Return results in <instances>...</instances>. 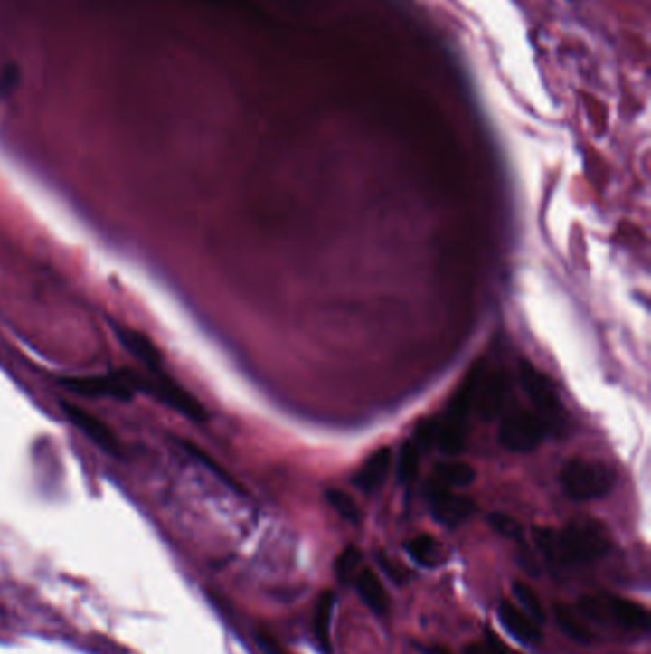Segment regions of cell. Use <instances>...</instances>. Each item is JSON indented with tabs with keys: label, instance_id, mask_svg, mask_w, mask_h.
<instances>
[{
	"label": "cell",
	"instance_id": "20",
	"mask_svg": "<svg viewBox=\"0 0 651 654\" xmlns=\"http://www.w3.org/2000/svg\"><path fill=\"white\" fill-rule=\"evenodd\" d=\"M512 592H514V595H516V599H518V602L522 605V611H524V612H527L531 618H533L537 624L544 622V620H546L544 607H542V602H541L537 592H535L533 588H531L529 583H525V582H514Z\"/></svg>",
	"mask_w": 651,
	"mask_h": 654
},
{
	"label": "cell",
	"instance_id": "15",
	"mask_svg": "<svg viewBox=\"0 0 651 654\" xmlns=\"http://www.w3.org/2000/svg\"><path fill=\"white\" fill-rule=\"evenodd\" d=\"M467 436H468L467 423L453 422V419H448V417H443L441 422L436 423L434 442L438 444V448L443 451V454L458 456L467 446Z\"/></svg>",
	"mask_w": 651,
	"mask_h": 654
},
{
	"label": "cell",
	"instance_id": "12",
	"mask_svg": "<svg viewBox=\"0 0 651 654\" xmlns=\"http://www.w3.org/2000/svg\"><path fill=\"white\" fill-rule=\"evenodd\" d=\"M115 331L118 335V339H121L123 346L142 365H146L149 372L163 370L161 352L156 345H153V341L147 337V335H144L142 331H136L132 327H127V326H115Z\"/></svg>",
	"mask_w": 651,
	"mask_h": 654
},
{
	"label": "cell",
	"instance_id": "17",
	"mask_svg": "<svg viewBox=\"0 0 651 654\" xmlns=\"http://www.w3.org/2000/svg\"><path fill=\"white\" fill-rule=\"evenodd\" d=\"M436 480L449 488H467L476 480V469L465 461H445L436 467Z\"/></svg>",
	"mask_w": 651,
	"mask_h": 654
},
{
	"label": "cell",
	"instance_id": "19",
	"mask_svg": "<svg viewBox=\"0 0 651 654\" xmlns=\"http://www.w3.org/2000/svg\"><path fill=\"white\" fill-rule=\"evenodd\" d=\"M554 616H556V620H558L560 628H561L565 633H568V635L571 637V640H575V641H579V643H590L592 633L589 631V628H587L585 624L580 622L577 612H575L571 607L563 605V602H556V605H554Z\"/></svg>",
	"mask_w": 651,
	"mask_h": 654
},
{
	"label": "cell",
	"instance_id": "23",
	"mask_svg": "<svg viewBox=\"0 0 651 654\" xmlns=\"http://www.w3.org/2000/svg\"><path fill=\"white\" fill-rule=\"evenodd\" d=\"M362 551H359L355 545H348L344 551L340 553V557L336 559V576L342 583H348L352 580H355V576L359 574V564H362Z\"/></svg>",
	"mask_w": 651,
	"mask_h": 654
},
{
	"label": "cell",
	"instance_id": "6",
	"mask_svg": "<svg viewBox=\"0 0 651 654\" xmlns=\"http://www.w3.org/2000/svg\"><path fill=\"white\" fill-rule=\"evenodd\" d=\"M546 436V427L535 412L512 410L499 427V441L508 451H533Z\"/></svg>",
	"mask_w": 651,
	"mask_h": 654
},
{
	"label": "cell",
	"instance_id": "10",
	"mask_svg": "<svg viewBox=\"0 0 651 654\" xmlns=\"http://www.w3.org/2000/svg\"><path fill=\"white\" fill-rule=\"evenodd\" d=\"M508 393V377L503 370H491L482 379H476L474 410L484 419L493 422L499 417Z\"/></svg>",
	"mask_w": 651,
	"mask_h": 654
},
{
	"label": "cell",
	"instance_id": "8",
	"mask_svg": "<svg viewBox=\"0 0 651 654\" xmlns=\"http://www.w3.org/2000/svg\"><path fill=\"white\" fill-rule=\"evenodd\" d=\"M61 410L67 415V419H70L79 431H82L84 436H87L90 442H94L101 451H106L109 456L121 454V442H118L117 434L101 422L99 417L80 408L79 404H71V402H61Z\"/></svg>",
	"mask_w": 651,
	"mask_h": 654
},
{
	"label": "cell",
	"instance_id": "14",
	"mask_svg": "<svg viewBox=\"0 0 651 654\" xmlns=\"http://www.w3.org/2000/svg\"><path fill=\"white\" fill-rule=\"evenodd\" d=\"M355 588L362 595L365 605L374 612V614H386L390 609V599L388 593L384 590L382 582L379 580L373 570L365 568L359 570V574L355 576Z\"/></svg>",
	"mask_w": 651,
	"mask_h": 654
},
{
	"label": "cell",
	"instance_id": "27",
	"mask_svg": "<svg viewBox=\"0 0 651 654\" xmlns=\"http://www.w3.org/2000/svg\"><path fill=\"white\" fill-rule=\"evenodd\" d=\"M256 643H259V647L264 654H290L285 647L279 645L276 637H271L269 633H264V631L256 633Z\"/></svg>",
	"mask_w": 651,
	"mask_h": 654
},
{
	"label": "cell",
	"instance_id": "13",
	"mask_svg": "<svg viewBox=\"0 0 651 654\" xmlns=\"http://www.w3.org/2000/svg\"><path fill=\"white\" fill-rule=\"evenodd\" d=\"M392 469V450L382 446L374 450L373 454L359 467V471L354 477V484L363 492H374L381 488Z\"/></svg>",
	"mask_w": 651,
	"mask_h": 654
},
{
	"label": "cell",
	"instance_id": "21",
	"mask_svg": "<svg viewBox=\"0 0 651 654\" xmlns=\"http://www.w3.org/2000/svg\"><path fill=\"white\" fill-rule=\"evenodd\" d=\"M325 496H327L329 506H331L342 518H346L348 523H354V525L359 523V517H362V511H359L355 499H354L350 494H346L344 490L331 488V490L325 492Z\"/></svg>",
	"mask_w": 651,
	"mask_h": 654
},
{
	"label": "cell",
	"instance_id": "26",
	"mask_svg": "<svg viewBox=\"0 0 651 654\" xmlns=\"http://www.w3.org/2000/svg\"><path fill=\"white\" fill-rule=\"evenodd\" d=\"M376 559H379V564L382 566L384 573H386L393 582H396V583H403L405 578L409 576V573L403 568V564H400L396 559L388 557L386 553H379V555H376Z\"/></svg>",
	"mask_w": 651,
	"mask_h": 654
},
{
	"label": "cell",
	"instance_id": "18",
	"mask_svg": "<svg viewBox=\"0 0 651 654\" xmlns=\"http://www.w3.org/2000/svg\"><path fill=\"white\" fill-rule=\"evenodd\" d=\"M407 553L417 564L428 566V568L438 566L443 561L441 545L436 542V538H432L430 534H420V536H417V538L410 540L407 544Z\"/></svg>",
	"mask_w": 651,
	"mask_h": 654
},
{
	"label": "cell",
	"instance_id": "1",
	"mask_svg": "<svg viewBox=\"0 0 651 654\" xmlns=\"http://www.w3.org/2000/svg\"><path fill=\"white\" fill-rule=\"evenodd\" d=\"M533 538L541 555L558 566L596 563L611 547L606 525L592 517L573 518L560 530L535 528Z\"/></svg>",
	"mask_w": 651,
	"mask_h": 654
},
{
	"label": "cell",
	"instance_id": "16",
	"mask_svg": "<svg viewBox=\"0 0 651 654\" xmlns=\"http://www.w3.org/2000/svg\"><path fill=\"white\" fill-rule=\"evenodd\" d=\"M333 609H335V593L333 592H323L316 602V612H314V633L316 640L325 654L333 652L331 645V620H333Z\"/></svg>",
	"mask_w": 651,
	"mask_h": 654
},
{
	"label": "cell",
	"instance_id": "4",
	"mask_svg": "<svg viewBox=\"0 0 651 654\" xmlns=\"http://www.w3.org/2000/svg\"><path fill=\"white\" fill-rule=\"evenodd\" d=\"M580 612L596 622L609 618L617 628L632 633H646L651 626L649 612L644 605L615 595H589L580 601Z\"/></svg>",
	"mask_w": 651,
	"mask_h": 654
},
{
	"label": "cell",
	"instance_id": "22",
	"mask_svg": "<svg viewBox=\"0 0 651 654\" xmlns=\"http://www.w3.org/2000/svg\"><path fill=\"white\" fill-rule=\"evenodd\" d=\"M419 465H420V454L413 442H403L400 451V461H398V475L403 484L413 482L419 475Z\"/></svg>",
	"mask_w": 651,
	"mask_h": 654
},
{
	"label": "cell",
	"instance_id": "9",
	"mask_svg": "<svg viewBox=\"0 0 651 654\" xmlns=\"http://www.w3.org/2000/svg\"><path fill=\"white\" fill-rule=\"evenodd\" d=\"M67 389L87 396V398H115V400H130L132 387L125 370H118L106 377H65L61 379Z\"/></svg>",
	"mask_w": 651,
	"mask_h": 654
},
{
	"label": "cell",
	"instance_id": "7",
	"mask_svg": "<svg viewBox=\"0 0 651 654\" xmlns=\"http://www.w3.org/2000/svg\"><path fill=\"white\" fill-rule=\"evenodd\" d=\"M428 499H430V509L436 521L449 528L465 525L476 513V503L470 498L453 492V488L438 480L430 484Z\"/></svg>",
	"mask_w": 651,
	"mask_h": 654
},
{
	"label": "cell",
	"instance_id": "28",
	"mask_svg": "<svg viewBox=\"0 0 651 654\" xmlns=\"http://www.w3.org/2000/svg\"><path fill=\"white\" fill-rule=\"evenodd\" d=\"M420 652L422 654H453L451 650L439 647V645H424V647H420Z\"/></svg>",
	"mask_w": 651,
	"mask_h": 654
},
{
	"label": "cell",
	"instance_id": "5",
	"mask_svg": "<svg viewBox=\"0 0 651 654\" xmlns=\"http://www.w3.org/2000/svg\"><path fill=\"white\" fill-rule=\"evenodd\" d=\"M520 381L525 394L533 402L535 413L541 417L546 432L558 431L563 423V408L554 383L529 362H522L520 365Z\"/></svg>",
	"mask_w": 651,
	"mask_h": 654
},
{
	"label": "cell",
	"instance_id": "2",
	"mask_svg": "<svg viewBox=\"0 0 651 654\" xmlns=\"http://www.w3.org/2000/svg\"><path fill=\"white\" fill-rule=\"evenodd\" d=\"M132 391H142L153 398H157L168 408L182 413L190 422L203 423L207 422V410L203 408L201 402L190 393L185 391L182 384H178L173 377H168L163 370L149 372L147 375L136 374L132 370H125Z\"/></svg>",
	"mask_w": 651,
	"mask_h": 654
},
{
	"label": "cell",
	"instance_id": "25",
	"mask_svg": "<svg viewBox=\"0 0 651 654\" xmlns=\"http://www.w3.org/2000/svg\"><path fill=\"white\" fill-rule=\"evenodd\" d=\"M465 654H516L508 649L493 631H486V640L465 647Z\"/></svg>",
	"mask_w": 651,
	"mask_h": 654
},
{
	"label": "cell",
	"instance_id": "3",
	"mask_svg": "<svg viewBox=\"0 0 651 654\" xmlns=\"http://www.w3.org/2000/svg\"><path fill=\"white\" fill-rule=\"evenodd\" d=\"M565 494L577 501L606 498L615 486L613 469L602 461L575 458L563 465L560 475Z\"/></svg>",
	"mask_w": 651,
	"mask_h": 654
},
{
	"label": "cell",
	"instance_id": "24",
	"mask_svg": "<svg viewBox=\"0 0 651 654\" xmlns=\"http://www.w3.org/2000/svg\"><path fill=\"white\" fill-rule=\"evenodd\" d=\"M489 525L493 526V530H495L496 534L505 536V538L522 540L524 528H522V525L516 521V518L510 517V515L493 513V515H489Z\"/></svg>",
	"mask_w": 651,
	"mask_h": 654
},
{
	"label": "cell",
	"instance_id": "11",
	"mask_svg": "<svg viewBox=\"0 0 651 654\" xmlns=\"http://www.w3.org/2000/svg\"><path fill=\"white\" fill-rule=\"evenodd\" d=\"M499 618L505 626V630L516 637L518 641L529 647H537L542 641V631L539 624L531 618L527 612H524L520 607L514 605L510 601H501L499 605Z\"/></svg>",
	"mask_w": 651,
	"mask_h": 654
}]
</instances>
